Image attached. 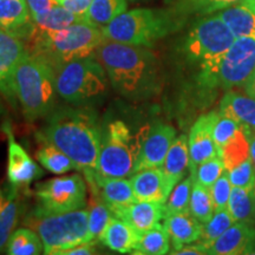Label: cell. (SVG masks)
<instances>
[{
	"label": "cell",
	"instance_id": "obj_1",
	"mask_svg": "<svg viewBox=\"0 0 255 255\" xmlns=\"http://www.w3.org/2000/svg\"><path fill=\"white\" fill-rule=\"evenodd\" d=\"M113 88L129 101H141L157 89V59L145 46L105 39L95 51Z\"/></svg>",
	"mask_w": 255,
	"mask_h": 255
},
{
	"label": "cell",
	"instance_id": "obj_2",
	"mask_svg": "<svg viewBox=\"0 0 255 255\" xmlns=\"http://www.w3.org/2000/svg\"><path fill=\"white\" fill-rule=\"evenodd\" d=\"M41 138L65 152L83 174L97 167L102 133L90 110L60 109L47 115Z\"/></svg>",
	"mask_w": 255,
	"mask_h": 255
},
{
	"label": "cell",
	"instance_id": "obj_3",
	"mask_svg": "<svg viewBox=\"0 0 255 255\" xmlns=\"http://www.w3.org/2000/svg\"><path fill=\"white\" fill-rule=\"evenodd\" d=\"M183 23L184 15L171 8H135L123 12L102 31L107 39L149 47L177 31Z\"/></svg>",
	"mask_w": 255,
	"mask_h": 255
},
{
	"label": "cell",
	"instance_id": "obj_4",
	"mask_svg": "<svg viewBox=\"0 0 255 255\" xmlns=\"http://www.w3.org/2000/svg\"><path fill=\"white\" fill-rule=\"evenodd\" d=\"M13 89L28 121L52 113L57 94L55 73L51 64L43 57L26 50L15 68Z\"/></svg>",
	"mask_w": 255,
	"mask_h": 255
},
{
	"label": "cell",
	"instance_id": "obj_5",
	"mask_svg": "<svg viewBox=\"0 0 255 255\" xmlns=\"http://www.w3.org/2000/svg\"><path fill=\"white\" fill-rule=\"evenodd\" d=\"M105 39L101 27L78 21L63 30L49 33H32L28 38V52L43 57L55 66L71 60L95 55V51Z\"/></svg>",
	"mask_w": 255,
	"mask_h": 255
},
{
	"label": "cell",
	"instance_id": "obj_6",
	"mask_svg": "<svg viewBox=\"0 0 255 255\" xmlns=\"http://www.w3.org/2000/svg\"><path fill=\"white\" fill-rule=\"evenodd\" d=\"M52 69L57 94L69 103H91L107 94V71L95 55L57 64Z\"/></svg>",
	"mask_w": 255,
	"mask_h": 255
},
{
	"label": "cell",
	"instance_id": "obj_7",
	"mask_svg": "<svg viewBox=\"0 0 255 255\" xmlns=\"http://www.w3.org/2000/svg\"><path fill=\"white\" fill-rule=\"evenodd\" d=\"M254 70L255 37L237 38L225 53L200 66L197 83L208 90L244 88Z\"/></svg>",
	"mask_w": 255,
	"mask_h": 255
},
{
	"label": "cell",
	"instance_id": "obj_8",
	"mask_svg": "<svg viewBox=\"0 0 255 255\" xmlns=\"http://www.w3.org/2000/svg\"><path fill=\"white\" fill-rule=\"evenodd\" d=\"M26 223L36 228L47 255H60L63 251L95 240L89 231V212L84 208L66 213L34 210Z\"/></svg>",
	"mask_w": 255,
	"mask_h": 255
},
{
	"label": "cell",
	"instance_id": "obj_9",
	"mask_svg": "<svg viewBox=\"0 0 255 255\" xmlns=\"http://www.w3.org/2000/svg\"><path fill=\"white\" fill-rule=\"evenodd\" d=\"M138 155V136L133 137L123 121H114L102 137L95 173L103 177H127L133 174Z\"/></svg>",
	"mask_w": 255,
	"mask_h": 255
},
{
	"label": "cell",
	"instance_id": "obj_10",
	"mask_svg": "<svg viewBox=\"0 0 255 255\" xmlns=\"http://www.w3.org/2000/svg\"><path fill=\"white\" fill-rule=\"evenodd\" d=\"M237 38L219 17V14L201 19L191 27L183 45L189 62L203 64L212 62L225 53Z\"/></svg>",
	"mask_w": 255,
	"mask_h": 255
},
{
	"label": "cell",
	"instance_id": "obj_11",
	"mask_svg": "<svg viewBox=\"0 0 255 255\" xmlns=\"http://www.w3.org/2000/svg\"><path fill=\"white\" fill-rule=\"evenodd\" d=\"M38 213H66L87 205V180L79 174L53 177L37 186Z\"/></svg>",
	"mask_w": 255,
	"mask_h": 255
},
{
	"label": "cell",
	"instance_id": "obj_12",
	"mask_svg": "<svg viewBox=\"0 0 255 255\" xmlns=\"http://www.w3.org/2000/svg\"><path fill=\"white\" fill-rule=\"evenodd\" d=\"M176 138V130L169 124L157 123L138 135V155L133 174L148 168L162 167L169 149Z\"/></svg>",
	"mask_w": 255,
	"mask_h": 255
},
{
	"label": "cell",
	"instance_id": "obj_13",
	"mask_svg": "<svg viewBox=\"0 0 255 255\" xmlns=\"http://www.w3.org/2000/svg\"><path fill=\"white\" fill-rule=\"evenodd\" d=\"M215 117L216 111L202 115L191 127L189 136H188L190 174H193L202 162L219 156L218 148L213 137V126H214Z\"/></svg>",
	"mask_w": 255,
	"mask_h": 255
},
{
	"label": "cell",
	"instance_id": "obj_14",
	"mask_svg": "<svg viewBox=\"0 0 255 255\" xmlns=\"http://www.w3.org/2000/svg\"><path fill=\"white\" fill-rule=\"evenodd\" d=\"M8 138V162H7V177L8 182L13 188L26 187L32 181L40 177L43 170L25 149L15 141L9 127L5 129Z\"/></svg>",
	"mask_w": 255,
	"mask_h": 255
},
{
	"label": "cell",
	"instance_id": "obj_15",
	"mask_svg": "<svg viewBox=\"0 0 255 255\" xmlns=\"http://www.w3.org/2000/svg\"><path fill=\"white\" fill-rule=\"evenodd\" d=\"M210 255L255 254V227L245 222H234L208 248Z\"/></svg>",
	"mask_w": 255,
	"mask_h": 255
},
{
	"label": "cell",
	"instance_id": "obj_16",
	"mask_svg": "<svg viewBox=\"0 0 255 255\" xmlns=\"http://www.w3.org/2000/svg\"><path fill=\"white\" fill-rule=\"evenodd\" d=\"M130 182L137 201L165 203L171 191L162 167L137 171L131 175Z\"/></svg>",
	"mask_w": 255,
	"mask_h": 255
},
{
	"label": "cell",
	"instance_id": "obj_17",
	"mask_svg": "<svg viewBox=\"0 0 255 255\" xmlns=\"http://www.w3.org/2000/svg\"><path fill=\"white\" fill-rule=\"evenodd\" d=\"M84 177L85 180L94 181L98 193L111 212L137 201L130 180L124 177H103L96 174L95 170L84 173Z\"/></svg>",
	"mask_w": 255,
	"mask_h": 255
},
{
	"label": "cell",
	"instance_id": "obj_18",
	"mask_svg": "<svg viewBox=\"0 0 255 255\" xmlns=\"http://www.w3.org/2000/svg\"><path fill=\"white\" fill-rule=\"evenodd\" d=\"M0 30L19 39H28L33 31L26 0H0Z\"/></svg>",
	"mask_w": 255,
	"mask_h": 255
},
{
	"label": "cell",
	"instance_id": "obj_19",
	"mask_svg": "<svg viewBox=\"0 0 255 255\" xmlns=\"http://www.w3.org/2000/svg\"><path fill=\"white\" fill-rule=\"evenodd\" d=\"M25 52L26 49L23 41L0 30V91L6 95L14 94V71Z\"/></svg>",
	"mask_w": 255,
	"mask_h": 255
},
{
	"label": "cell",
	"instance_id": "obj_20",
	"mask_svg": "<svg viewBox=\"0 0 255 255\" xmlns=\"http://www.w3.org/2000/svg\"><path fill=\"white\" fill-rule=\"evenodd\" d=\"M113 214L131 225L142 234L164 219V203L136 201L131 205L113 210Z\"/></svg>",
	"mask_w": 255,
	"mask_h": 255
},
{
	"label": "cell",
	"instance_id": "obj_21",
	"mask_svg": "<svg viewBox=\"0 0 255 255\" xmlns=\"http://www.w3.org/2000/svg\"><path fill=\"white\" fill-rule=\"evenodd\" d=\"M219 111L240 124L247 136H255V98L237 91H228L220 102Z\"/></svg>",
	"mask_w": 255,
	"mask_h": 255
},
{
	"label": "cell",
	"instance_id": "obj_22",
	"mask_svg": "<svg viewBox=\"0 0 255 255\" xmlns=\"http://www.w3.org/2000/svg\"><path fill=\"white\" fill-rule=\"evenodd\" d=\"M139 237L141 233L137 232L131 225L114 215L102 232L98 241L111 251L127 254L132 253L138 244Z\"/></svg>",
	"mask_w": 255,
	"mask_h": 255
},
{
	"label": "cell",
	"instance_id": "obj_23",
	"mask_svg": "<svg viewBox=\"0 0 255 255\" xmlns=\"http://www.w3.org/2000/svg\"><path fill=\"white\" fill-rule=\"evenodd\" d=\"M163 221L174 251L181 250L186 245L200 240L202 234V223L194 218L190 212L168 215L163 219Z\"/></svg>",
	"mask_w": 255,
	"mask_h": 255
},
{
	"label": "cell",
	"instance_id": "obj_24",
	"mask_svg": "<svg viewBox=\"0 0 255 255\" xmlns=\"http://www.w3.org/2000/svg\"><path fill=\"white\" fill-rule=\"evenodd\" d=\"M189 161L188 136L182 133L174 139L173 144L165 156L163 164H162V169H163V173L171 190L184 178L187 169L189 168Z\"/></svg>",
	"mask_w": 255,
	"mask_h": 255
},
{
	"label": "cell",
	"instance_id": "obj_25",
	"mask_svg": "<svg viewBox=\"0 0 255 255\" xmlns=\"http://www.w3.org/2000/svg\"><path fill=\"white\" fill-rule=\"evenodd\" d=\"M218 14L235 38L255 37V12L244 1L222 9Z\"/></svg>",
	"mask_w": 255,
	"mask_h": 255
},
{
	"label": "cell",
	"instance_id": "obj_26",
	"mask_svg": "<svg viewBox=\"0 0 255 255\" xmlns=\"http://www.w3.org/2000/svg\"><path fill=\"white\" fill-rule=\"evenodd\" d=\"M33 21V31L32 33H49L52 31L63 30L70 25L84 21L81 17L72 13L68 8L60 4L56 5L45 13L31 15ZM31 37V36H30Z\"/></svg>",
	"mask_w": 255,
	"mask_h": 255
},
{
	"label": "cell",
	"instance_id": "obj_27",
	"mask_svg": "<svg viewBox=\"0 0 255 255\" xmlns=\"http://www.w3.org/2000/svg\"><path fill=\"white\" fill-rule=\"evenodd\" d=\"M227 208L235 222L255 225V189L233 187Z\"/></svg>",
	"mask_w": 255,
	"mask_h": 255
},
{
	"label": "cell",
	"instance_id": "obj_28",
	"mask_svg": "<svg viewBox=\"0 0 255 255\" xmlns=\"http://www.w3.org/2000/svg\"><path fill=\"white\" fill-rule=\"evenodd\" d=\"M242 1L244 0H164L169 8L182 15L212 14Z\"/></svg>",
	"mask_w": 255,
	"mask_h": 255
},
{
	"label": "cell",
	"instance_id": "obj_29",
	"mask_svg": "<svg viewBox=\"0 0 255 255\" xmlns=\"http://www.w3.org/2000/svg\"><path fill=\"white\" fill-rule=\"evenodd\" d=\"M127 6V0H92L85 21L102 28L126 12Z\"/></svg>",
	"mask_w": 255,
	"mask_h": 255
},
{
	"label": "cell",
	"instance_id": "obj_30",
	"mask_svg": "<svg viewBox=\"0 0 255 255\" xmlns=\"http://www.w3.org/2000/svg\"><path fill=\"white\" fill-rule=\"evenodd\" d=\"M87 183L90 186L91 190V200L89 205V231H90L92 238L98 239L104 228L107 227L108 222L113 218V212H111L104 200L98 193L97 187L92 180H87Z\"/></svg>",
	"mask_w": 255,
	"mask_h": 255
},
{
	"label": "cell",
	"instance_id": "obj_31",
	"mask_svg": "<svg viewBox=\"0 0 255 255\" xmlns=\"http://www.w3.org/2000/svg\"><path fill=\"white\" fill-rule=\"evenodd\" d=\"M170 237L164 225H156L154 228L142 233L138 244L132 254L139 255H163L169 253Z\"/></svg>",
	"mask_w": 255,
	"mask_h": 255
},
{
	"label": "cell",
	"instance_id": "obj_32",
	"mask_svg": "<svg viewBox=\"0 0 255 255\" xmlns=\"http://www.w3.org/2000/svg\"><path fill=\"white\" fill-rule=\"evenodd\" d=\"M44 252V245L38 233L30 228H19L9 237L6 253L9 255H38Z\"/></svg>",
	"mask_w": 255,
	"mask_h": 255
},
{
	"label": "cell",
	"instance_id": "obj_33",
	"mask_svg": "<svg viewBox=\"0 0 255 255\" xmlns=\"http://www.w3.org/2000/svg\"><path fill=\"white\" fill-rule=\"evenodd\" d=\"M36 157L44 168L56 175H63L77 169L75 162L53 144L45 143L37 151Z\"/></svg>",
	"mask_w": 255,
	"mask_h": 255
},
{
	"label": "cell",
	"instance_id": "obj_34",
	"mask_svg": "<svg viewBox=\"0 0 255 255\" xmlns=\"http://www.w3.org/2000/svg\"><path fill=\"white\" fill-rule=\"evenodd\" d=\"M189 212L202 225L208 222L213 218L215 213V208L212 193H210V188H207L199 182H196V181H194L193 189H191Z\"/></svg>",
	"mask_w": 255,
	"mask_h": 255
},
{
	"label": "cell",
	"instance_id": "obj_35",
	"mask_svg": "<svg viewBox=\"0 0 255 255\" xmlns=\"http://www.w3.org/2000/svg\"><path fill=\"white\" fill-rule=\"evenodd\" d=\"M193 176L184 177L181 180L169 194L164 203V218L168 215L180 214L189 212L191 189H193Z\"/></svg>",
	"mask_w": 255,
	"mask_h": 255
},
{
	"label": "cell",
	"instance_id": "obj_36",
	"mask_svg": "<svg viewBox=\"0 0 255 255\" xmlns=\"http://www.w3.org/2000/svg\"><path fill=\"white\" fill-rule=\"evenodd\" d=\"M250 145L251 138L242 129L232 141L223 146L219 151V156L221 157L227 170L250 157Z\"/></svg>",
	"mask_w": 255,
	"mask_h": 255
},
{
	"label": "cell",
	"instance_id": "obj_37",
	"mask_svg": "<svg viewBox=\"0 0 255 255\" xmlns=\"http://www.w3.org/2000/svg\"><path fill=\"white\" fill-rule=\"evenodd\" d=\"M234 222L235 221L233 220L228 208H225L215 210L213 218L208 222L203 223L202 234H201L199 242L205 246L207 254H208V248L214 244L216 239L221 237L223 233L227 231Z\"/></svg>",
	"mask_w": 255,
	"mask_h": 255
},
{
	"label": "cell",
	"instance_id": "obj_38",
	"mask_svg": "<svg viewBox=\"0 0 255 255\" xmlns=\"http://www.w3.org/2000/svg\"><path fill=\"white\" fill-rule=\"evenodd\" d=\"M12 193L0 208V252L4 251L13 229L17 225L19 215V202Z\"/></svg>",
	"mask_w": 255,
	"mask_h": 255
},
{
	"label": "cell",
	"instance_id": "obj_39",
	"mask_svg": "<svg viewBox=\"0 0 255 255\" xmlns=\"http://www.w3.org/2000/svg\"><path fill=\"white\" fill-rule=\"evenodd\" d=\"M241 130L242 128L237 121L218 111L213 126V137L218 151L221 150L229 141H232Z\"/></svg>",
	"mask_w": 255,
	"mask_h": 255
},
{
	"label": "cell",
	"instance_id": "obj_40",
	"mask_svg": "<svg viewBox=\"0 0 255 255\" xmlns=\"http://www.w3.org/2000/svg\"><path fill=\"white\" fill-rule=\"evenodd\" d=\"M225 170L226 167L223 164L221 157L215 156V157L202 162L195 169V171L190 175L193 176L194 181H196V182H199L207 188H210L219 180V177L225 173Z\"/></svg>",
	"mask_w": 255,
	"mask_h": 255
},
{
	"label": "cell",
	"instance_id": "obj_41",
	"mask_svg": "<svg viewBox=\"0 0 255 255\" xmlns=\"http://www.w3.org/2000/svg\"><path fill=\"white\" fill-rule=\"evenodd\" d=\"M233 187L255 189V169L251 157L227 170Z\"/></svg>",
	"mask_w": 255,
	"mask_h": 255
},
{
	"label": "cell",
	"instance_id": "obj_42",
	"mask_svg": "<svg viewBox=\"0 0 255 255\" xmlns=\"http://www.w3.org/2000/svg\"><path fill=\"white\" fill-rule=\"evenodd\" d=\"M232 183L229 181L227 169L225 170L219 180L210 187V193H212L213 202H214L215 210L225 209L228 207L229 197L232 193Z\"/></svg>",
	"mask_w": 255,
	"mask_h": 255
},
{
	"label": "cell",
	"instance_id": "obj_43",
	"mask_svg": "<svg viewBox=\"0 0 255 255\" xmlns=\"http://www.w3.org/2000/svg\"><path fill=\"white\" fill-rule=\"evenodd\" d=\"M91 2L92 0H62L59 4L85 21V14H87Z\"/></svg>",
	"mask_w": 255,
	"mask_h": 255
},
{
	"label": "cell",
	"instance_id": "obj_44",
	"mask_svg": "<svg viewBox=\"0 0 255 255\" xmlns=\"http://www.w3.org/2000/svg\"><path fill=\"white\" fill-rule=\"evenodd\" d=\"M31 15L45 13L56 5H58L57 0H26Z\"/></svg>",
	"mask_w": 255,
	"mask_h": 255
},
{
	"label": "cell",
	"instance_id": "obj_45",
	"mask_svg": "<svg viewBox=\"0 0 255 255\" xmlns=\"http://www.w3.org/2000/svg\"><path fill=\"white\" fill-rule=\"evenodd\" d=\"M97 253V248H96V241H88L84 244L77 245V246L69 248V250L63 251L60 255H90Z\"/></svg>",
	"mask_w": 255,
	"mask_h": 255
},
{
	"label": "cell",
	"instance_id": "obj_46",
	"mask_svg": "<svg viewBox=\"0 0 255 255\" xmlns=\"http://www.w3.org/2000/svg\"><path fill=\"white\" fill-rule=\"evenodd\" d=\"M170 254H177V255H188V254H193V255H203V254H207V250L203 246L202 244H200L199 241L193 242V244H189V245H186V246H183L181 250L178 251H174V252H170Z\"/></svg>",
	"mask_w": 255,
	"mask_h": 255
},
{
	"label": "cell",
	"instance_id": "obj_47",
	"mask_svg": "<svg viewBox=\"0 0 255 255\" xmlns=\"http://www.w3.org/2000/svg\"><path fill=\"white\" fill-rule=\"evenodd\" d=\"M244 89H245V92H246L247 95L252 96V97L255 98V70L254 72L252 73V76L248 79L246 84L244 85Z\"/></svg>",
	"mask_w": 255,
	"mask_h": 255
},
{
	"label": "cell",
	"instance_id": "obj_48",
	"mask_svg": "<svg viewBox=\"0 0 255 255\" xmlns=\"http://www.w3.org/2000/svg\"><path fill=\"white\" fill-rule=\"evenodd\" d=\"M250 157L253 162L254 169H255V136L251 139V145H250Z\"/></svg>",
	"mask_w": 255,
	"mask_h": 255
},
{
	"label": "cell",
	"instance_id": "obj_49",
	"mask_svg": "<svg viewBox=\"0 0 255 255\" xmlns=\"http://www.w3.org/2000/svg\"><path fill=\"white\" fill-rule=\"evenodd\" d=\"M244 2L255 12V0H244Z\"/></svg>",
	"mask_w": 255,
	"mask_h": 255
},
{
	"label": "cell",
	"instance_id": "obj_50",
	"mask_svg": "<svg viewBox=\"0 0 255 255\" xmlns=\"http://www.w3.org/2000/svg\"><path fill=\"white\" fill-rule=\"evenodd\" d=\"M2 203H4V200H2V195H0V208H1Z\"/></svg>",
	"mask_w": 255,
	"mask_h": 255
},
{
	"label": "cell",
	"instance_id": "obj_51",
	"mask_svg": "<svg viewBox=\"0 0 255 255\" xmlns=\"http://www.w3.org/2000/svg\"><path fill=\"white\" fill-rule=\"evenodd\" d=\"M60 1H62V0H57V2H58V4H59V2H60Z\"/></svg>",
	"mask_w": 255,
	"mask_h": 255
},
{
	"label": "cell",
	"instance_id": "obj_52",
	"mask_svg": "<svg viewBox=\"0 0 255 255\" xmlns=\"http://www.w3.org/2000/svg\"><path fill=\"white\" fill-rule=\"evenodd\" d=\"M0 195H1V191H0Z\"/></svg>",
	"mask_w": 255,
	"mask_h": 255
}]
</instances>
